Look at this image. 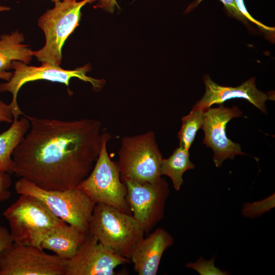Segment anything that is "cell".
<instances>
[{
    "instance_id": "obj_1",
    "label": "cell",
    "mask_w": 275,
    "mask_h": 275,
    "mask_svg": "<svg viewBox=\"0 0 275 275\" xmlns=\"http://www.w3.org/2000/svg\"><path fill=\"white\" fill-rule=\"evenodd\" d=\"M23 116L30 126L13 152V173L46 190L77 187L90 174L99 156L101 122Z\"/></svg>"
},
{
    "instance_id": "obj_2",
    "label": "cell",
    "mask_w": 275,
    "mask_h": 275,
    "mask_svg": "<svg viewBox=\"0 0 275 275\" xmlns=\"http://www.w3.org/2000/svg\"><path fill=\"white\" fill-rule=\"evenodd\" d=\"M88 233L106 249L130 260L145 233L132 215L104 204L96 203Z\"/></svg>"
},
{
    "instance_id": "obj_3",
    "label": "cell",
    "mask_w": 275,
    "mask_h": 275,
    "mask_svg": "<svg viewBox=\"0 0 275 275\" xmlns=\"http://www.w3.org/2000/svg\"><path fill=\"white\" fill-rule=\"evenodd\" d=\"M3 215L8 222L13 242L21 245L39 246L52 230L65 223L39 199L24 194L20 195Z\"/></svg>"
},
{
    "instance_id": "obj_4",
    "label": "cell",
    "mask_w": 275,
    "mask_h": 275,
    "mask_svg": "<svg viewBox=\"0 0 275 275\" xmlns=\"http://www.w3.org/2000/svg\"><path fill=\"white\" fill-rule=\"evenodd\" d=\"M19 195H29L41 201L55 215L87 234L96 202L77 187L64 190L40 188L23 178L15 183Z\"/></svg>"
},
{
    "instance_id": "obj_5",
    "label": "cell",
    "mask_w": 275,
    "mask_h": 275,
    "mask_svg": "<svg viewBox=\"0 0 275 275\" xmlns=\"http://www.w3.org/2000/svg\"><path fill=\"white\" fill-rule=\"evenodd\" d=\"M95 1H62L55 3L53 8L47 9L38 20L39 27L44 33L45 43L40 49L32 51L33 56L42 63L60 66L62 48L79 25L81 8Z\"/></svg>"
},
{
    "instance_id": "obj_6",
    "label": "cell",
    "mask_w": 275,
    "mask_h": 275,
    "mask_svg": "<svg viewBox=\"0 0 275 275\" xmlns=\"http://www.w3.org/2000/svg\"><path fill=\"white\" fill-rule=\"evenodd\" d=\"M117 162L122 182H154L161 178L162 154L152 131L122 138Z\"/></svg>"
},
{
    "instance_id": "obj_7",
    "label": "cell",
    "mask_w": 275,
    "mask_h": 275,
    "mask_svg": "<svg viewBox=\"0 0 275 275\" xmlns=\"http://www.w3.org/2000/svg\"><path fill=\"white\" fill-rule=\"evenodd\" d=\"M112 138L107 132L102 133L99 156L88 176L77 186L96 203H102L131 215L126 200V187L120 178L117 162L113 161L107 151Z\"/></svg>"
},
{
    "instance_id": "obj_8",
    "label": "cell",
    "mask_w": 275,
    "mask_h": 275,
    "mask_svg": "<svg viewBox=\"0 0 275 275\" xmlns=\"http://www.w3.org/2000/svg\"><path fill=\"white\" fill-rule=\"evenodd\" d=\"M13 69L12 75L9 80L0 84V92H10L12 99L10 103L13 120L18 119L20 115L24 114L19 107L17 95L20 88L26 83L38 80H45L65 84L68 88L71 78H77L85 82H89L94 89H101L105 84L103 79H96L87 75L91 69V66L87 64L73 70H66L60 66L47 63H42L40 66H29L19 61H13L11 64Z\"/></svg>"
},
{
    "instance_id": "obj_9",
    "label": "cell",
    "mask_w": 275,
    "mask_h": 275,
    "mask_svg": "<svg viewBox=\"0 0 275 275\" xmlns=\"http://www.w3.org/2000/svg\"><path fill=\"white\" fill-rule=\"evenodd\" d=\"M66 261L39 246L13 242L0 252V275H65Z\"/></svg>"
},
{
    "instance_id": "obj_10",
    "label": "cell",
    "mask_w": 275,
    "mask_h": 275,
    "mask_svg": "<svg viewBox=\"0 0 275 275\" xmlns=\"http://www.w3.org/2000/svg\"><path fill=\"white\" fill-rule=\"evenodd\" d=\"M126 200L132 216L144 232L148 234L164 217L170 194L169 184L163 178L154 182L140 183L127 180Z\"/></svg>"
},
{
    "instance_id": "obj_11",
    "label": "cell",
    "mask_w": 275,
    "mask_h": 275,
    "mask_svg": "<svg viewBox=\"0 0 275 275\" xmlns=\"http://www.w3.org/2000/svg\"><path fill=\"white\" fill-rule=\"evenodd\" d=\"M241 115V111L236 106L228 108L221 105L209 107L204 112L203 143L212 149L213 161L216 167H221L225 160L233 159L237 155H248L241 151L239 144L230 140L226 134L227 123Z\"/></svg>"
},
{
    "instance_id": "obj_12",
    "label": "cell",
    "mask_w": 275,
    "mask_h": 275,
    "mask_svg": "<svg viewBox=\"0 0 275 275\" xmlns=\"http://www.w3.org/2000/svg\"><path fill=\"white\" fill-rule=\"evenodd\" d=\"M130 261L106 249L88 233L75 255L66 260L65 275H115L117 267Z\"/></svg>"
},
{
    "instance_id": "obj_13",
    "label": "cell",
    "mask_w": 275,
    "mask_h": 275,
    "mask_svg": "<svg viewBox=\"0 0 275 275\" xmlns=\"http://www.w3.org/2000/svg\"><path fill=\"white\" fill-rule=\"evenodd\" d=\"M203 81L206 88L205 93L193 108L205 111L214 104H221L233 98H242L249 101L263 113L267 114L265 102L267 100H274V92L265 93L257 89L255 77H251L236 87L219 85L208 75L204 76Z\"/></svg>"
},
{
    "instance_id": "obj_14",
    "label": "cell",
    "mask_w": 275,
    "mask_h": 275,
    "mask_svg": "<svg viewBox=\"0 0 275 275\" xmlns=\"http://www.w3.org/2000/svg\"><path fill=\"white\" fill-rule=\"evenodd\" d=\"M172 235L165 229L158 228L140 240L130 260L138 275H156L164 251L174 243Z\"/></svg>"
},
{
    "instance_id": "obj_15",
    "label": "cell",
    "mask_w": 275,
    "mask_h": 275,
    "mask_svg": "<svg viewBox=\"0 0 275 275\" xmlns=\"http://www.w3.org/2000/svg\"><path fill=\"white\" fill-rule=\"evenodd\" d=\"M87 235L75 226L65 223L52 230L43 239L39 247L52 251L60 258L68 260L77 253Z\"/></svg>"
},
{
    "instance_id": "obj_16",
    "label": "cell",
    "mask_w": 275,
    "mask_h": 275,
    "mask_svg": "<svg viewBox=\"0 0 275 275\" xmlns=\"http://www.w3.org/2000/svg\"><path fill=\"white\" fill-rule=\"evenodd\" d=\"M30 126V122L24 116L13 120L10 127L0 133V173H13V152L27 133Z\"/></svg>"
},
{
    "instance_id": "obj_17",
    "label": "cell",
    "mask_w": 275,
    "mask_h": 275,
    "mask_svg": "<svg viewBox=\"0 0 275 275\" xmlns=\"http://www.w3.org/2000/svg\"><path fill=\"white\" fill-rule=\"evenodd\" d=\"M24 41L23 34L18 30L0 36V72L11 69L13 61L30 64L33 57V50L23 43Z\"/></svg>"
},
{
    "instance_id": "obj_18",
    "label": "cell",
    "mask_w": 275,
    "mask_h": 275,
    "mask_svg": "<svg viewBox=\"0 0 275 275\" xmlns=\"http://www.w3.org/2000/svg\"><path fill=\"white\" fill-rule=\"evenodd\" d=\"M189 159V150L179 146L168 158H162L160 165L161 175H166L172 180L174 188L179 191L183 184V174L195 169Z\"/></svg>"
},
{
    "instance_id": "obj_19",
    "label": "cell",
    "mask_w": 275,
    "mask_h": 275,
    "mask_svg": "<svg viewBox=\"0 0 275 275\" xmlns=\"http://www.w3.org/2000/svg\"><path fill=\"white\" fill-rule=\"evenodd\" d=\"M203 110L193 108L186 116L182 118V125L178 133L179 146L189 150L197 131L202 128L204 124Z\"/></svg>"
},
{
    "instance_id": "obj_20",
    "label": "cell",
    "mask_w": 275,
    "mask_h": 275,
    "mask_svg": "<svg viewBox=\"0 0 275 275\" xmlns=\"http://www.w3.org/2000/svg\"><path fill=\"white\" fill-rule=\"evenodd\" d=\"M275 206L274 193L267 198L253 203H244L240 213L245 217L254 218L258 217Z\"/></svg>"
},
{
    "instance_id": "obj_21",
    "label": "cell",
    "mask_w": 275,
    "mask_h": 275,
    "mask_svg": "<svg viewBox=\"0 0 275 275\" xmlns=\"http://www.w3.org/2000/svg\"><path fill=\"white\" fill-rule=\"evenodd\" d=\"M215 256L206 260L200 257L195 262H188L185 266L193 269L200 275H228L229 272L216 267L214 264Z\"/></svg>"
},
{
    "instance_id": "obj_22",
    "label": "cell",
    "mask_w": 275,
    "mask_h": 275,
    "mask_svg": "<svg viewBox=\"0 0 275 275\" xmlns=\"http://www.w3.org/2000/svg\"><path fill=\"white\" fill-rule=\"evenodd\" d=\"M202 1L203 0H195L194 2L191 3L188 6L185 12L188 13L193 10L194 8L197 7ZM219 1L223 4L228 12L230 15L241 21L242 22L246 23V19L242 16V15L238 10L234 0Z\"/></svg>"
},
{
    "instance_id": "obj_23",
    "label": "cell",
    "mask_w": 275,
    "mask_h": 275,
    "mask_svg": "<svg viewBox=\"0 0 275 275\" xmlns=\"http://www.w3.org/2000/svg\"><path fill=\"white\" fill-rule=\"evenodd\" d=\"M234 1L238 10L246 20H249L251 22L257 25L258 27L264 33H269V36L271 35L272 37L273 35L274 36V28L266 26L253 18L248 11L245 6L243 0Z\"/></svg>"
},
{
    "instance_id": "obj_24",
    "label": "cell",
    "mask_w": 275,
    "mask_h": 275,
    "mask_svg": "<svg viewBox=\"0 0 275 275\" xmlns=\"http://www.w3.org/2000/svg\"><path fill=\"white\" fill-rule=\"evenodd\" d=\"M12 184L10 174L0 173V201L8 200L11 196L9 188Z\"/></svg>"
},
{
    "instance_id": "obj_25",
    "label": "cell",
    "mask_w": 275,
    "mask_h": 275,
    "mask_svg": "<svg viewBox=\"0 0 275 275\" xmlns=\"http://www.w3.org/2000/svg\"><path fill=\"white\" fill-rule=\"evenodd\" d=\"M13 243V241L8 229L0 226V252L11 246Z\"/></svg>"
},
{
    "instance_id": "obj_26",
    "label": "cell",
    "mask_w": 275,
    "mask_h": 275,
    "mask_svg": "<svg viewBox=\"0 0 275 275\" xmlns=\"http://www.w3.org/2000/svg\"><path fill=\"white\" fill-rule=\"evenodd\" d=\"M13 117L10 104H7L0 99V123H12Z\"/></svg>"
},
{
    "instance_id": "obj_27",
    "label": "cell",
    "mask_w": 275,
    "mask_h": 275,
    "mask_svg": "<svg viewBox=\"0 0 275 275\" xmlns=\"http://www.w3.org/2000/svg\"><path fill=\"white\" fill-rule=\"evenodd\" d=\"M115 5H117L116 0H98L97 6L109 12L114 11Z\"/></svg>"
},
{
    "instance_id": "obj_28",
    "label": "cell",
    "mask_w": 275,
    "mask_h": 275,
    "mask_svg": "<svg viewBox=\"0 0 275 275\" xmlns=\"http://www.w3.org/2000/svg\"><path fill=\"white\" fill-rule=\"evenodd\" d=\"M12 75V72L4 71L0 72V78L6 80H9Z\"/></svg>"
},
{
    "instance_id": "obj_29",
    "label": "cell",
    "mask_w": 275,
    "mask_h": 275,
    "mask_svg": "<svg viewBox=\"0 0 275 275\" xmlns=\"http://www.w3.org/2000/svg\"><path fill=\"white\" fill-rule=\"evenodd\" d=\"M10 8L8 6L0 5V12L10 10Z\"/></svg>"
},
{
    "instance_id": "obj_30",
    "label": "cell",
    "mask_w": 275,
    "mask_h": 275,
    "mask_svg": "<svg viewBox=\"0 0 275 275\" xmlns=\"http://www.w3.org/2000/svg\"><path fill=\"white\" fill-rule=\"evenodd\" d=\"M51 2H53L54 3L57 2H59V1H78V0H50Z\"/></svg>"
},
{
    "instance_id": "obj_31",
    "label": "cell",
    "mask_w": 275,
    "mask_h": 275,
    "mask_svg": "<svg viewBox=\"0 0 275 275\" xmlns=\"http://www.w3.org/2000/svg\"><path fill=\"white\" fill-rule=\"evenodd\" d=\"M4 1H7V0H4Z\"/></svg>"
}]
</instances>
